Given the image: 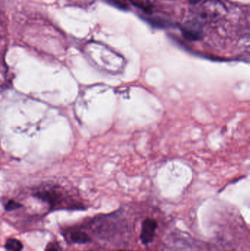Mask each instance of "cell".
<instances>
[{
    "label": "cell",
    "mask_w": 250,
    "mask_h": 251,
    "mask_svg": "<svg viewBox=\"0 0 250 251\" xmlns=\"http://www.w3.org/2000/svg\"><path fill=\"white\" fill-rule=\"evenodd\" d=\"M227 13L226 5L220 0H204L198 10V21L202 24L217 22Z\"/></svg>",
    "instance_id": "obj_1"
},
{
    "label": "cell",
    "mask_w": 250,
    "mask_h": 251,
    "mask_svg": "<svg viewBox=\"0 0 250 251\" xmlns=\"http://www.w3.org/2000/svg\"></svg>",
    "instance_id": "obj_9"
},
{
    "label": "cell",
    "mask_w": 250,
    "mask_h": 251,
    "mask_svg": "<svg viewBox=\"0 0 250 251\" xmlns=\"http://www.w3.org/2000/svg\"><path fill=\"white\" fill-rule=\"evenodd\" d=\"M189 1H190L191 3H192V4H195V3L199 2L201 0H189Z\"/></svg>",
    "instance_id": "obj_8"
},
{
    "label": "cell",
    "mask_w": 250,
    "mask_h": 251,
    "mask_svg": "<svg viewBox=\"0 0 250 251\" xmlns=\"http://www.w3.org/2000/svg\"><path fill=\"white\" fill-rule=\"evenodd\" d=\"M22 204L18 203V202L15 201L13 200L9 201L7 203H6L4 209L7 212H10V211L16 210V209H20L22 207Z\"/></svg>",
    "instance_id": "obj_6"
},
{
    "label": "cell",
    "mask_w": 250,
    "mask_h": 251,
    "mask_svg": "<svg viewBox=\"0 0 250 251\" xmlns=\"http://www.w3.org/2000/svg\"><path fill=\"white\" fill-rule=\"evenodd\" d=\"M71 241L77 244H86L91 242V237L84 231H77L73 232L70 235Z\"/></svg>",
    "instance_id": "obj_4"
},
{
    "label": "cell",
    "mask_w": 250,
    "mask_h": 251,
    "mask_svg": "<svg viewBox=\"0 0 250 251\" xmlns=\"http://www.w3.org/2000/svg\"><path fill=\"white\" fill-rule=\"evenodd\" d=\"M157 227L158 224L155 220L146 218L143 221L139 240L144 246H148L154 241Z\"/></svg>",
    "instance_id": "obj_3"
},
{
    "label": "cell",
    "mask_w": 250,
    "mask_h": 251,
    "mask_svg": "<svg viewBox=\"0 0 250 251\" xmlns=\"http://www.w3.org/2000/svg\"><path fill=\"white\" fill-rule=\"evenodd\" d=\"M6 250L8 251H22L23 245L16 239H9L5 243Z\"/></svg>",
    "instance_id": "obj_5"
},
{
    "label": "cell",
    "mask_w": 250,
    "mask_h": 251,
    "mask_svg": "<svg viewBox=\"0 0 250 251\" xmlns=\"http://www.w3.org/2000/svg\"><path fill=\"white\" fill-rule=\"evenodd\" d=\"M183 37L189 41H198L204 36V26L198 20L185 22L182 28Z\"/></svg>",
    "instance_id": "obj_2"
},
{
    "label": "cell",
    "mask_w": 250,
    "mask_h": 251,
    "mask_svg": "<svg viewBox=\"0 0 250 251\" xmlns=\"http://www.w3.org/2000/svg\"><path fill=\"white\" fill-rule=\"evenodd\" d=\"M45 251H58L57 250V249H55V248L54 247H49L47 248L46 250Z\"/></svg>",
    "instance_id": "obj_7"
}]
</instances>
